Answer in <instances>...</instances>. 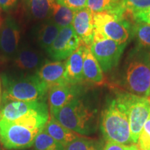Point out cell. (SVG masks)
<instances>
[{
    "label": "cell",
    "instance_id": "ba28073f",
    "mask_svg": "<svg viewBox=\"0 0 150 150\" xmlns=\"http://www.w3.org/2000/svg\"><path fill=\"white\" fill-rule=\"evenodd\" d=\"M39 131L0 120V142L6 149L21 150L31 147Z\"/></svg>",
    "mask_w": 150,
    "mask_h": 150
},
{
    "label": "cell",
    "instance_id": "7a4b0ae2",
    "mask_svg": "<svg viewBox=\"0 0 150 150\" xmlns=\"http://www.w3.org/2000/svg\"><path fill=\"white\" fill-rule=\"evenodd\" d=\"M2 104L13 101H46L49 87L35 74L22 77L1 76Z\"/></svg>",
    "mask_w": 150,
    "mask_h": 150
},
{
    "label": "cell",
    "instance_id": "9c48e42d",
    "mask_svg": "<svg viewBox=\"0 0 150 150\" xmlns=\"http://www.w3.org/2000/svg\"><path fill=\"white\" fill-rule=\"evenodd\" d=\"M81 45L72 25L62 28L55 40L48 49L47 54L54 61L68 59Z\"/></svg>",
    "mask_w": 150,
    "mask_h": 150
},
{
    "label": "cell",
    "instance_id": "7c38bea8",
    "mask_svg": "<svg viewBox=\"0 0 150 150\" xmlns=\"http://www.w3.org/2000/svg\"><path fill=\"white\" fill-rule=\"evenodd\" d=\"M83 93L82 84H64L50 88L48 91V101L50 114L53 115L70 102L81 95Z\"/></svg>",
    "mask_w": 150,
    "mask_h": 150
},
{
    "label": "cell",
    "instance_id": "cb8c5ba5",
    "mask_svg": "<svg viewBox=\"0 0 150 150\" xmlns=\"http://www.w3.org/2000/svg\"><path fill=\"white\" fill-rule=\"evenodd\" d=\"M120 6V0H87L86 8L93 14L115 11Z\"/></svg>",
    "mask_w": 150,
    "mask_h": 150
},
{
    "label": "cell",
    "instance_id": "836d02e7",
    "mask_svg": "<svg viewBox=\"0 0 150 150\" xmlns=\"http://www.w3.org/2000/svg\"><path fill=\"white\" fill-rule=\"evenodd\" d=\"M138 150H142V149H140V148L139 147V149H138Z\"/></svg>",
    "mask_w": 150,
    "mask_h": 150
},
{
    "label": "cell",
    "instance_id": "e0dca14e",
    "mask_svg": "<svg viewBox=\"0 0 150 150\" xmlns=\"http://www.w3.org/2000/svg\"><path fill=\"white\" fill-rule=\"evenodd\" d=\"M83 73L84 81L98 86L104 83V72L96 59L91 53L90 47L86 46L84 48Z\"/></svg>",
    "mask_w": 150,
    "mask_h": 150
},
{
    "label": "cell",
    "instance_id": "4fadbf2b",
    "mask_svg": "<svg viewBox=\"0 0 150 150\" xmlns=\"http://www.w3.org/2000/svg\"><path fill=\"white\" fill-rule=\"evenodd\" d=\"M72 25L81 44L90 47L95 32L93 13L87 8L75 11Z\"/></svg>",
    "mask_w": 150,
    "mask_h": 150
},
{
    "label": "cell",
    "instance_id": "8fae6325",
    "mask_svg": "<svg viewBox=\"0 0 150 150\" xmlns=\"http://www.w3.org/2000/svg\"><path fill=\"white\" fill-rule=\"evenodd\" d=\"M48 109L46 101H13L2 104L0 108V120L14 122L33 112Z\"/></svg>",
    "mask_w": 150,
    "mask_h": 150
},
{
    "label": "cell",
    "instance_id": "9a60e30c",
    "mask_svg": "<svg viewBox=\"0 0 150 150\" xmlns=\"http://www.w3.org/2000/svg\"><path fill=\"white\" fill-rule=\"evenodd\" d=\"M85 45H81L77 50L65 61L66 78L70 84L77 85L84 81L83 66Z\"/></svg>",
    "mask_w": 150,
    "mask_h": 150
},
{
    "label": "cell",
    "instance_id": "d4e9b609",
    "mask_svg": "<svg viewBox=\"0 0 150 150\" xmlns=\"http://www.w3.org/2000/svg\"><path fill=\"white\" fill-rule=\"evenodd\" d=\"M122 8L131 21L133 15L150 8V0H120Z\"/></svg>",
    "mask_w": 150,
    "mask_h": 150
},
{
    "label": "cell",
    "instance_id": "3957f363",
    "mask_svg": "<svg viewBox=\"0 0 150 150\" xmlns=\"http://www.w3.org/2000/svg\"><path fill=\"white\" fill-rule=\"evenodd\" d=\"M51 116L80 136H88L96 130V110L86 104L81 96L76 97Z\"/></svg>",
    "mask_w": 150,
    "mask_h": 150
},
{
    "label": "cell",
    "instance_id": "6da1fadb",
    "mask_svg": "<svg viewBox=\"0 0 150 150\" xmlns=\"http://www.w3.org/2000/svg\"><path fill=\"white\" fill-rule=\"evenodd\" d=\"M125 65L123 84L128 93L149 97L150 51L137 45L129 52Z\"/></svg>",
    "mask_w": 150,
    "mask_h": 150
},
{
    "label": "cell",
    "instance_id": "7402d4cb",
    "mask_svg": "<svg viewBox=\"0 0 150 150\" xmlns=\"http://www.w3.org/2000/svg\"><path fill=\"white\" fill-rule=\"evenodd\" d=\"M34 150H65V147L54 140L44 129H41L35 136L33 144Z\"/></svg>",
    "mask_w": 150,
    "mask_h": 150
},
{
    "label": "cell",
    "instance_id": "5bb4252c",
    "mask_svg": "<svg viewBox=\"0 0 150 150\" xmlns=\"http://www.w3.org/2000/svg\"><path fill=\"white\" fill-rule=\"evenodd\" d=\"M35 74L49 88L69 83L66 78L65 61H46Z\"/></svg>",
    "mask_w": 150,
    "mask_h": 150
},
{
    "label": "cell",
    "instance_id": "d6986e66",
    "mask_svg": "<svg viewBox=\"0 0 150 150\" xmlns=\"http://www.w3.org/2000/svg\"><path fill=\"white\" fill-rule=\"evenodd\" d=\"M56 0H23L27 14L37 20H50Z\"/></svg>",
    "mask_w": 150,
    "mask_h": 150
},
{
    "label": "cell",
    "instance_id": "1f68e13d",
    "mask_svg": "<svg viewBox=\"0 0 150 150\" xmlns=\"http://www.w3.org/2000/svg\"><path fill=\"white\" fill-rule=\"evenodd\" d=\"M1 81L0 80V104H1Z\"/></svg>",
    "mask_w": 150,
    "mask_h": 150
},
{
    "label": "cell",
    "instance_id": "83f0119b",
    "mask_svg": "<svg viewBox=\"0 0 150 150\" xmlns=\"http://www.w3.org/2000/svg\"><path fill=\"white\" fill-rule=\"evenodd\" d=\"M58 3L68 7L74 11L86 8L87 0H56Z\"/></svg>",
    "mask_w": 150,
    "mask_h": 150
},
{
    "label": "cell",
    "instance_id": "30bf717a",
    "mask_svg": "<svg viewBox=\"0 0 150 150\" xmlns=\"http://www.w3.org/2000/svg\"><path fill=\"white\" fill-rule=\"evenodd\" d=\"M20 29L16 20L8 16L0 25V53L4 59L15 57L19 50Z\"/></svg>",
    "mask_w": 150,
    "mask_h": 150
},
{
    "label": "cell",
    "instance_id": "603a6c76",
    "mask_svg": "<svg viewBox=\"0 0 150 150\" xmlns=\"http://www.w3.org/2000/svg\"><path fill=\"white\" fill-rule=\"evenodd\" d=\"M132 35L136 38L137 45L150 51V24L142 22L133 24Z\"/></svg>",
    "mask_w": 150,
    "mask_h": 150
},
{
    "label": "cell",
    "instance_id": "e575fe53",
    "mask_svg": "<svg viewBox=\"0 0 150 150\" xmlns=\"http://www.w3.org/2000/svg\"><path fill=\"white\" fill-rule=\"evenodd\" d=\"M0 8H1V7H0ZM1 23H0V25H1Z\"/></svg>",
    "mask_w": 150,
    "mask_h": 150
},
{
    "label": "cell",
    "instance_id": "44dd1931",
    "mask_svg": "<svg viewBox=\"0 0 150 150\" xmlns=\"http://www.w3.org/2000/svg\"><path fill=\"white\" fill-rule=\"evenodd\" d=\"M74 13L75 11L56 1L52 10L51 18L50 20L62 29L72 25Z\"/></svg>",
    "mask_w": 150,
    "mask_h": 150
},
{
    "label": "cell",
    "instance_id": "ac0fdd59",
    "mask_svg": "<svg viewBox=\"0 0 150 150\" xmlns=\"http://www.w3.org/2000/svg\"><path fill=\"white\" fill-rule=\"evenodd\" d=\"M43 129L54 140L65 147L81 136L80 135L73 132L72 131L63 126L51 115Z\"/></svg>",
    "mask_w": 150,
    "mask_h": 150
},
{
    "label": "cell",
    "instance_id": "4316f807",
    "mask_svg": "<svg viewBox=\"0 0 150 150\" xmlns=\"http://www.w3.org/2000/svg\"><path fill=\"white\" fill-rule=\"evenodd\" d=\"M138 142L140 149L150 150V115L142 127Z\"/></svg>",
    "mask_w": 150,
    "mask_h": 150
},
{
    "label": "cell",
    "instance_id": "ffe728a7",
    "mask_svg": "<svg viewBox=\"0 0 150 150\" xmlns=\"http://www.w3.org/2000/svg\"><path fill=\"white\" fill-rule=\"evenodd\" d=\"M61 28L52 21L48 20L38 28L37 31V41L39 45L47 52L61 31Z\"/></svg>",
    "mask_w": 150,
    "mask_h": 150
},
{
    "label": "cell",
    "instance_id": "5b68a950",
    "mask_svg": "<svg viewBox=\"0 0 150 150\" xmlns=\"http://www.w3.org/2000/svg\"><path fill=\"white\" fill-rule=\"evenodd\" d=\"M116 99L122 105L128 117L131 138L137 144L144 125L150 115V99L128 92L117 94Z\"/></svg>",
    "mask_w": 150,
    "mask_h": 150
},
{
    "label": "cell",
    "instance_id": "f546056e",
    "mask_svg": "<svg viewBox=\"0 0 150 150\" xmlns=\"http://www.w3.org/2000/svg\"><path fill=\"white\" fill-rule=\"evenodd\" d=\"M131 21L134 23L142 22L150 24V8L133 15L131 16Z\"/></svg>",
    "mask_w": 150,
    "mask_h": 150
},
{
    "label": "cell",
    "instance_id": "484cf974",
    "mask_svg": "<svg viewBox=\"0 0 150 150\" xmlns=\"http://www.w3.org/2000/svg\"><path fill=\"white\" fill-rule=\"evenodd\" d=\"M65 150H100L95 140L79 136L65 147Z\"/></svg>",
    "mask_w": 150,
    "mask_h": 150
},
{
    "label": "cell",
    "instance_id": "d6a6232c",
    "mask_svg": "<svg viewBox=\"0 0 150 150\" xmlns=\"http://www.w3.org/2000/svg\"><path fill=\"white\" fill-rule=\"evenodd\" d=\"M149 98L150 99V88H149Z\"/></svg>",
    "mask_w": 150,
    "mask_h": 150
},
{
    "label": "cell",
    "instance_id": "4dcf8cb0",
    "mask_svg": "<svg viewBox=\"0 0 150 150\" xmlns=\"http://www.w3.org/2000/svg\"><path fill=\"white\" fill-rule=\"evenodd\" d=\"M18 0H0V7L5 12H10L16 8Z\"/></svg>",
    "mask_w": 150,
    "mask_h": 150
},
{
    "label": "cell",
    "instance_id": "52a82bcc",
    "mask_svg": "<svg viewBox=\"0 0 150 150\" xmlns=\"http://www.w3.org/2000/svg\"><path fill=\"white\" fill-rule=\"evenodd\" d=\"M127 45V43H119L108 39L95 30L90 50L103 72L108 73L118 65Z\"/></svg>",
    "mask_w": 150,
    "mask_h": 150
},
{
    "label": "cell",
    "instance_id": "277c9868",
    "mask_svg": "<svg viewBox=\"0 0 150 150\" xmlns=\"http://www.w3.org/2000/svg\"><path fill=\"white\" fill-rule=\"evenodd\" d=\"M101 129L107 141L122 144H134L131 138L128 117L123 106L117 99L110 101L102 114Z\"/></svg>",
    "mask_w": 150,
    "mask_h": 150
},
{
    "label": "cell",
    "instance_id": "2e32d148",
    "mask_svg": "<svg viewBox=\"0 0 150 150\" xmlns=\"http://www.w3.org/2000/svg\"><path fill=\"white\" fill-rule=\"evenodd\" d=\"M14 63L20 70L37 72L44 64V59L36 50L29 47L19 49L14 57Z\"/></svg>",
    "mask_w": 150,
    "mask_h": 150
},
{
    "label": "cell",
    "instance_id": "f1b7e54d",
    "mask_svg": "<svg viewBox=\"0 0 150 150\" xmlns=\"http://www.w3.org/2000/svg\"><path fill=\"white\" fill-rule=\"evenodd\" d=\"M139 146L136 144L132 145H122L117 142L107 141L102 150H138Z\"/></svg>",
    "mask_w": 150,
    "mask_h": 150
},
{
    "label": "cell",
    "instance_id": "8992f818",
    "mask_svg": "<svg viewBox=\"0 0 150 150\" xmlns=\"http://www.w3.org/2000/svg\"><path fill=\"white\" fill-rule=\"evenodd\" d=\"M94 27L104 36L119 43H128L132 36L133 24L124 14L101 12L93 14Z\"/></svg>",
    "mask_w": 150,
    "mask_h": 150
}]
</instances>
